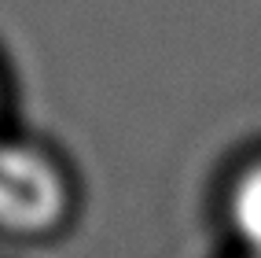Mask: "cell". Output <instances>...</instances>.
Listing matches in <instances>:
<instances>
[{
  "mask_svg": "<svg viewBox=\"0 0 261 258\" xmlns=\"http://www.w3.org/2000/svg\"><path fill=\"white\" fill-rule=\"evenodd\" d=\"M66 206V177L44 151L0 144V229L48 232L63 221Z\"/></svg>",
  "mask_w": 261,
  "mask_h": 258,
  "instance_id": "cell-1",
  "label": "cell"
},
{
  "mask_svg": "<svg viewBox=\"0 0 261 258\" xmlns=\"http://www.w3.org/2000/svg\"><path fill=\"white\" fill-rule=\"evenodd\" d=\"M228 214L243 247L254 258H261V162H254L247 174H239L228 199Z\"/></svg>",
  "mask_w": 261,
  "mask_h": 258,
  "instance_id": "cell-2",
  "label": "cell"
}]
</instances>
